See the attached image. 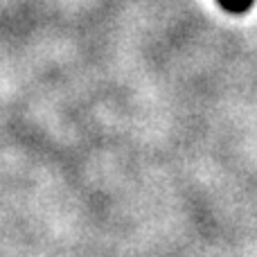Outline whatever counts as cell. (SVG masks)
<instances>
[{"label": "cell", "instance_id": "cell-1", "mask_svg": "<svg viewBox=\"0 0 257 257\" xmlns=\"http://www.w3.org/2000/svg\"><path fill=\"white\" fill-rule=\"evenodd\" d=\"M219 5H221L223 9H228V12H232V14H241L253 5V0H219Z\"/></svg>", "mask_w": 257, "mask_h": 257}]
</instances>
